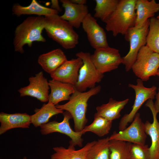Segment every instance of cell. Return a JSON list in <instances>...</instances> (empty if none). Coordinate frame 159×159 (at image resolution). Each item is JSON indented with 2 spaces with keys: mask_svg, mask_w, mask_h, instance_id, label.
Returning a JSON list of instances; mask_svg holds the SVG:
<instances>
[{
  "mask_svg": "<svg viewBox=\"0 0 159 159\" xmlns=\"http://www.w3.org/2000/svg\"><path fill=\"white\" fill-rule=\"evenodd\" d=\"M158 19H159V14L156 17Z\"/></svg>",
  "mask_w": 159,
  "mask_h": 159,
  "instance_id": "d590c367",
  "label": "cell"
},
{
  "mask_svg": "<svg viewBox=\"0 0 159 159\" xmlns=\"http://www.w3.org/2000/svg\"><path fill=\"white\" fill-rule=\"evenodd\" d=\"M159 68V53L153 51L146 45L139 51L131 69L143 82L156 75Z\"/></svg>",
  "mask_w": 159,
  "mask_h": 159,
  "instance_id": "8992f818",
  "label": "cell"
},
{
  "mask_svg": "<svg viewBox=\"0 0 159 159\" xmlns=\"http://www.w3.org/2000/svg\"><path fill=\"white\" fill-rule=\"evenodd\" d=\"M73 27L58 14L44 16V29L48 36L66 49L75 48L79 36Z\"/></svg>",
  "mask_w": 159,
  "mask_h": 159,
  "instance_id": "7a4b0ae2",
  "label": "cell"
},
{
  "mask_svg": "<svg viewBox=\"0 0 159 159\" xmlns=\"http://www.w3.org/2000/svg\"><path fill=\"white\" fill-rule=\"evenodd\" d=\"M136 85L130 84L128 87L132 88L135 92V97L132 109L129 114H125L121 118L119 123L120 131L125 128L128 123L132 122L138 110L146 101L154 99L156 94L157 87L153 86L150 87L144 86L143 81L140 79L137 80Z\"/></svg>",
  "mask_w": 159,
  "mask_h": 159,
  "instance_id": "ba28073f",
  "label": "cell"
},
{
  "mask_svg": "<svg viewBox=\"0 0 159 159\" xmlns=\"http://www.w3.org/2000/svg\"><path fill=\"white\" fill-rule=\"evenodd\" d=\"M153 100H148L145 106L148 107L152 114L153 121L152 123L147 121L144 123L146 134L150 137L151 144L150 148L151 159H159V122L157 118L158 113L154 106Z\"/></svg>",
  "mask_w": 159,
  "mask_h": 159,
  "instance_id": "9a60e30c",
  "label": "cell"
},
{
  "mask_svg": "<svg viewBox=\"0 0 159 159\" xmlns=\"http://www.w3.org/2000/svg\"><path fill=\"white\" fill-rule=\"evenodd\" d=\"M90 55L89 52L82 51L76 54L83 62L79 70L77 82L74 86L76 89L80 92H85L88 88L94 87L95 84L100 82L104 77V74L99 72L92 62Z\"/></svg>",
  "mask_w": 159,
  "mask_h": 159,
  "instance_id": "52a82bcc",
  "label": "cell"
},
{
  "mask_svg": "<svg viewBox=\"0 0 159 159\" xmlns=\"http://www.w3.org/2000/svg\"><path fill=\"white\" fill-rule=\"evenodd\" d=\"M112 121L101 116L94 117L93 122L85 126L82 131L85 134L88 132H92L100 137L107 135L112 126Z\"/></svg>",
  "mask_w": 159,
  "mask_h": 159,
  "instance_id": "4316f807",
  "label": "cell"
},
{
  "mask_svg": "<svg viewBox=\"0 0 159 159\" xmlns=\"http://www.w3.org/2000/svg\"><path fill=\"white\" fill-rule=\"evenodd\" d=\"M136 0H120L114 12L105 22V29L115 37L120 34L126 35L129 29L135 25L136 18Z\"/></svg>",
  "mask_w": 159,
  "mask_h": 159,
  "instance_id": "3957f363",
  "label": "cell"
},
{
  "mask_svg": "<svg viewBox=\"0 0 159 159\" xmlns=\"http://www.w3.org/2000/svg\"><path fill=\"white\" fill-rule=\"evenodd\" d=\"M90 59L97 70L103 74L116 69L122 62L119 50L109 46L95 49Z\"/></svg>",
  "mask_w": 159,
  "mask_h": 159,
  "instance_id": "9c48e42d",
  "label": "cell"
},
{
  "mask_svg": "<svg viewBox=\"0 0 159 159\" xmlns=\"http://www.w3.org/2000/svg\"><path fill=\"white\" fill-rule=\"evenodd\" d=\"M147 137L144 123L140 117V114L137 112L128 127L118 132H114L109 139V140H116L144 145Z\"/></svg>",
  "mask_w": 159,
  "mask_h": 159,
  "instance_id": "8fae6325",
  "label": "cell"
},
{
  "mask_svg": "<svg viewBox=\"0 0 159 159\" xmlns=\"http://www.w3.org/2000/svg\"><path fill=\"white\" fill-rule=\"evenodd\" d=\"M146 45L153 52L159 53V19L157 18L150 19Z\"/></svg>",
  "mask_w": 159,
  "mask_h": 159,
  "instance_id": "83f0119b",
  "label": "cell"
},
{
  "mask_svg": "<svg viewBox=\"0 0 159 159\" xmlns=\"http://www.w3.org/2000/svg\"><path fill=\"white\" fill-rule=\"evenodd\" d=\"M82 24L92 48L96 49L109 46L105 31L91 14L88 13Z\"/></svg>",
  "mask_w": 159,
  "mask_h": 159,
  "instance_id": "4fadbf2b",
  "label": "cell"
},
{
  "mask_svg": "<svg viewBox=\"0 0 159 159\" xmlns=\"http://www.w3.org/2000/svg\"><path fill=\"white\" fill-rule=\"evenodd\" d=\"M129 100V99H126L122 101H117L110 98L107 103L96 107L97 111L94 117L101 116L112 121L118 119L121 116V110Z\"/></svg>",
  "mask_w": 159,
  "mask_h": 159,
  "instance_id": "44dd1931",
  "label": "cell"
},
{
  "mask_svg": "<svg viewBox=\"0 0 159 159\" xmlns=\"http://www.w3.org/2000/svg\"><path fill=\"white\" fill-rule=\"evenodd\" d=\"M158 91L155 96L156 100L154 103V106L156 112L159 113V87Z\"/></svg>",
  "mask_w": 159,
  "mask_h": 159,
  "instance_id": "1f68e13d",
  "label": "cell"
},
{
  "mask_svg": "<svg viewBox=\"0 0 159 159\" xmlns=\"http://www.w3.org/2000/svg\"><path fill=\"white\" fill-rule=\"evenodd\" d=\"M150 19L130 28L125 36V39L129 42L130 44L129 52L122 57V63L125 65L127 72L131 69L140 50L146 45Z\"/></svg>",
  "mask_w": 159,
  "mask_h": 159,
  "instance_id": "5b68a950",
  "label": "cell"
},
{
  "mask_svg": "<svg viewBox=\"0 0 159 159\" xmlns=\"http://www.w3.org/2000/svg\"><path fill=\"white\" fill-rule=\"evenodd\" d=\"M0 135L13 128L29 127L31 121V115L26 113H16L7 114L0 113Z\"/></svg>",
  "mask_w": 159,
  "mask_h": 159,
  "instance_id": "e0dca14e",
  "label": "cell"
},
{
  "mask_svg": "<svg viewBox=\"0 0 159 159\" xmlns=\"http://www.w3.org/2000/svg\"><path fill=\"white\" fill-rule=\"evenodd\" d=\"M109 141V137L95 141L88 152L87 159H110Z\"/></svg>",
  "mask_w": 159,
  "mask_h": 159,
  "instance_id": "d4e9b609",
  "label": "cell"
},
{
  "mask_svg": "<svg viewBox=\"0 0 159 159\" xmlns=\"http://www.w3.org/2000/svg\"><path fill=\"white\" fill-rule=\"evenodd\" d=\"M128 159H151L149 147L148 145L131 143Z\"/></svg>",
  "mask_w": 159,
  "mask_h": 159,
  "instance_id": "f546056e",
  "label": "cell"
},
{
  "mask_svg": "<svg viewBox=\"0 0 159 159\" xmlns=\"http://www.w3.org/2000/svg\"><path fill=\"white\" fill-rule=\"evenodd\" d=\"M95 142L94 140L88 143L77 150L75 146L71 144L67 148L62 146L54 147L53 149L54 153L51 155L50 159H87L88 152Z\"/></svg>",
  "mask_w": 159,
  "mask_h": 159,
  "instance_id": "ffe728a7",
  "label": "cell"
},
{
  "mask_svg": "<svg viewBox=\"0 0 159 159\" xmlns=\"http://www.w3.org/2000/svg\"><path fill=\"white\" fill-rule=\"evenodd\" d=\"M29 84L27 86L21 88L18 90L20 96H29L35 97L42 102L48 101L49 82L41 71L29 78Z\"/></svg>",
  "mask_w": 159,
  "mask_h": 159,
  "instance_id": "7c38bea8",
  "label": "cell"
},
{
  "mask_svg": "<svg viewBox=\"0 0 159 159\" xmlns=\"http://www.w3.org/2000/svg\"><path fill=\"white\" fill-rule=\"evenodd\" d=\"M44 29V17L31 16L26 18L15 29L13 40L15 51L23 54L24 45L31 47L34 42H45L42 35Z\"/></svg>",
  "mask_w": 159,
  "mask_h": 159,
  "instance_id": "6da1fadb",
  "label": "cell"
},
{
  "mask_svg": "<svg viewBox=\"0 0 159 159\" xmlns=\"http://www.w3.org/2000/svg\"><path fill=\"white\" fill-rule=\"evenodd\" d=\"M156 75L159 77V68L158 70Z\"/></svg>",
  "mask_w": 159,
  "mask_h": 159,
  "instance_id": "836d02e7",
  "label": "cell"
},
{
  "mask_svg": "<svg viewBox=\"0 0 159 159\" xmlns=\"http://www.w3.org/2000/svg\"><path fill=\"white\" fill-rule=\"evenodd\" d=\"M27 159L26 157V156H24V157L23 159Z\"/></svg>",
  "mask_w": 159,
  "mask_h": 159,
  "instance_id": "e575fe53",
  "label": "cell"
},
{
  "mask_svg": "<svg viewBox=\"0 0 159 159\" xmlns=\"http://www.w3.org/2000/svg\"><path fill=\"white\" fill-rule=\"evenodd\" d=\"M120 0H95L94 17L105 22L115 10Z\"/></svg>",
  "mask_w": 159,
  "mask_h": 159,
  "instance_id": "484cf974",
  "label": "cell"
},
{
  "mask_svg": "<svg viewBox=\"0 0 159 159\" xmlns=\"http://www.w3.org/2000/svg\"><path fill=\"white\" fill-rule=\"evenodd\" d=\"M135 9L136 25L153 17L155 14L159 11V3H157L155 0H136Z\"/></svg>",
  "mask_w": 159,
  "mask_h": 159,
  "instance_id": "cb8c5ba5",
  "label": "cell"
},
{
  "mask_svg": "<svg viewBox=\"0 0 159 159\" xmlns=\"http://www.w3.org/2000/svg\"><path fill=\"white\" fill-rule=\"evenodd\" d=\"M49 83L51 92L49 94L48 102L56 105L62 101L69 100L75 90L74 86L56 80H50Z\"/></svg>",
  "mask_w": 159,
  "mask_h": 159,
  "instance_id": "d6986e66",
  "label": "cell"
},
{
  "mask_svg": "<svg viewBox=\"0 0 159 159\" xmlns=\"http://www.w3.org/2000/svg\"><path fill=\"white\" fill-rule=\"evenodd\" d=\"M13 14L19 16L22 15L35 14L44 16L58 14L59 12L51 8L44 6L35 0L32 1L30 4L22 6L19 4H14L12 8Z\"/></svg>",
  "mask_w": 159,
  "mask_h": 159,
  "instance_id": "7402d4cb",
  "label": "cell"
},
{
  "mask_svg": "<svg viewBox=\"0 0 159 159\" xmlns=\"http://www.w3.org/2000/svg\"><path fill=\"white\" fill-rule=\"evenodd\" d=\"M52 5L51 8L59 12L62 11V9L59 5V1L57 0H51Z\"/></svg>",
  "mask_w": 159,
  "mask_h": 159,
  "instance_id": "4dcf8cb0",
  "label": "cell"
},
{
  "mask_svg": "<svg viewBox=\"0 0 159 159\" xmlns=\"http://www.w3.org/2000/svg\"><path fill=\"white\" fill-rule=\"evenodd\" d=\"M34 112L35 113L31 115V121L35 127L48 123L52 116L64 112L63 110L57 108L56 105L50 102L43 104L40 109L35 108Z\"/></svg>",
  "mask_w": 159,
  "mask_h": 159,
  "instance_id": "603a6c76",
  "label": "cell"
},
{
  "mask_svg": "<svg viewBox=\"0 0 159 159\" xmlns=\"http://www.w3.org/2000/svg\"><path fill=\"white\" fill-rule=\"evenodd\" d=\"M63 114L64 118L62 122L54 120L41 125L40 126L41 134L47 135L54 132L61 133L70 138L69 144L82 147L83 142L82 136L84 134L82 131L76 132L71 128L69 121L72 117L69 112L65 111Z\"/></svg>",
  "mask_w": 159,
  "mask_h": 159,
  "instance_id": "30bf717a",
  "label": "cell"
},
{
  "mask_svg": "<svg viewBox=\"0 0 159 159\" xmlns=\"http://www.w3.org/2000/svg\"><path fill=\"white\" fill-rule=\"evenodd\" d=\"M131 143L116 140H110V159H128Z\"/></svg>",
  "mask_w": 159,
  "mask_h": 159,
  "instance_id": "f1b7e54d",
  "label": "cell"
},
{
  "mask_svg": "<svg viewBox=\"0 0 159 159\" xmlns=\"http://www.w3.org/2000/svg\"><path fill=\"white\" fill-rule=\"evenodd\" d=\"M101 90L100 85L82 92L75 89L67 102L56 105L57 108L65 110L70 114L73 119L75 131H81L85 127L88 121L86 117L87 102L91 97L98 93Z\"/></svg>",
  "mask_w": 159,
  "mask_h": 159,
  "instance_id": "277c9868",
  "label": "cell"
},
{
  "mask_svg": "<svg viewBox=\"0 0 159 159\" xmlns=\"http://www.w3.org/2000/svg\"><path fill=\"white\" fill-rule=\"evenodd\" d=\"M72 3L80 5H85L87 2L86 0H70Z\"/></svg>",
  "mask_w": 159,
  "mask_h": 159,
  "instance_id": "d6a6232c",
  "label": "cell"
},
{
  "mask_svg": "<svg viewBox=\"0 0 159 159\" xmlns=\"http://www.w3.org/2000/svg\"><path fill=\"white\" fill-rule=\"evenodd\" d=\"M83 64L80 57L67 60L51 74L52 79L71 84L76 85L78 78L79 70Z\"/></svg>",
  "mask_w": 159,
  "mask_h": 159,
  "instance_id": "5bb4252c",
  "label": "cell"
},
{
  "mask_svg": "<svg viewBox=\"0 0 159 159\" xmlns=\"http://www.w3.org/2000/svg\"><path fill=\"white\" fill-rule=\"evenodd\" d=\"M64 12L61 16L62 18L67 21L73 27L79 28L89 13L87 6L72 2L70 0H60Z\"/></svg>",
  "mask_w": 159,
  "mask_h": 159,
  "instance_id": "2e32d148",
  "label": "cell"
},
{
  "mask_svg": "<svg viewBox=\"0 0 159 159\" xmlns=\"http://www.w3.org/2000/svg\"><path fill=\"white\" fill-rule=\"evenodd\" d=\"M67 60L63 51L57 48L40 55L37 61L43 69L51 74Z\"/></svg>",
  "mask_w": 159,
  "mask_h": 159,
  "instance_id": "ac0fdd59",
  "label": "cell"
}]
</instances>
